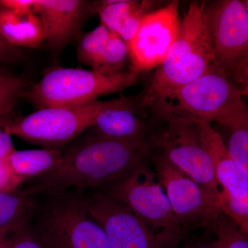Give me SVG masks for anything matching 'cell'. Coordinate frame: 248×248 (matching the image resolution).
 I'll return each mask as SVG.
<instances>
[{
	"label": "cell",
	"mask_w": 248,
	"mask_h": 248,
	"mask_svg": "<svg viewBox=\"0 0 248 248\" xmlns=\"http://www.w3.org/2000/svg\"><path fill=\"white\" fill-rule=\"evenodd\" d=\"M192 3L180 22L177 40L159 66L142 99L150 107L159 98L190 84L214 66V54L203 14Z\"/></svg>",
	"instance_id": "3"
},
{
	"label": "cell",
	"mask_w": 248,
	"mask_h": 248,
	"mask_svg": "<svg viewBox=\"0 0 248 248\" xmlns=\"http://www.w3.org/2000/svg\"><path fill=\"white\" fill-rule=\"evenodd\" d=\"M239 90L212 67L203 76L155 101L150 107L161 120L216 122L230 130L248 124Z\"/></svg>",
	"instance_id": "2"
},
{
	"label": "cell",
	"mask_w": 248,
	"mask_h": 248,
	"mask_svg": "<svg viewBox=\"0 0 248 248\" xmlns=\"http://www.w3.org/2000/svg\"><path fill=\"white\" fill-rule=\"evenodd\" d=\"M145 141L128 142L95 135L62 153L60 164L42 177L24 183L32 197L66 190L107 187L126 177L145 162Z\"/></svg>",
	"instance_id": "1"
},
{
	"label": "cell",
	"mask_w": 248,
	"mask_h": 248,
	"mask_svg": "<svg viewBox=\"0 0 248 248\" xmlns=\"http://www.w3.org/2000/svg\"><path fill=\"white\" fill-rule=\"evenodd\" d=\"M137 76L131 71L104 74L93 70L57 68L26 89L22 97L39 109L78 107L133 86Z\"/></svg>",
	"instance_id": "5"
},
{
	"label": "cell",
	"mask_w": 248,
	"mask_h": 248,
	"mask_svg": "<svg viewBox=\"0 0 248 248\" xmlns=\"http://www.w3.org/2000/svg\"><path fill=\"white\" fill-rule=\"evenodd\" d=\"M104 193L126 207L151 228L184 233L157 176L145 162Z\"/></svg>",
	"instance_id": "10"
},
{
	"label": "cell",
	"mask_w": 248,
	"mask_h": 248,
	"mask_svg": "<svg viewBox=\"0 0 248 248\" xmlns=\"http://www.w3.org/2000/svg\"><path fill=\"white\" fill-rule=\"evenodd\" d=\"M135 108L130 98L112 100L96 117L93 127L97 135L119 141H144L145 124L137 116Z\"/></svg>",
	"instance_id": "16"
},
{
	"label": "cell",
	"mask_w": 248,
	"mask_h": 248,
	"mask_svg": "<svg viewBox=\"0 0 248 248\" xmlns=\"http://www.w3.org/2000/svg\"><path fill=\"white\" fill-rule=\"evenodd\" d=\"M40 16L49 48L60 51L79 40L83 26L94 14L93 2L84 0H32Z\"/></svg>",
	"instance_id": "14"
},
{
	"label": "cell",
	"mask_w": 248,
	"mask_h": 248,
	"mask_svg": "<svg viewBox=\"0 0 248 248\" xmlns=\"http://www.w3.org/2000/svg\"><path fill=\"white\" fill-rule=\"evenodd\" d=\"M177 1L151 11L128 45L131 71L138 74L159 66L177 40L180 27Z\"/></svg>",
	"instance_id": "13"
},
{
	"label": "cell",
	"mask_w": 248,
	"mask_h": 248,
	"mask_svg": "<svg viewBox=\"0 0 248 248\" xmlns=\"http://www.w3.org/2000/svg\"><path fill=\"white\" fill-rule=\"evenodd\" d=\"M14 53V46L6 43L0 37V63L6 61Z\"/></svg>",
	"instance_id": "28"
},
{
	"label": "cell",
	"mask_w": 248,
	"mask_h": 248,
	"mask_svg": "<svg viewBox=\"0 0 248 248\" xmlns=\"http://www.w3.org/2000/svg\"><path fill=\"white\" fill-rule=\"evenodd\" d=\"M190 248H219V247H218V243L216 241L215 242L211 243V244H202L200 245V246H194V247Z\"/></svg>",
	"instance_id": "30"
},
{
	"label": "cell",
	"mask_w": 248,
	"mask_h": 248,
	"mask_svg": "<svg viewBox=\"0 0 248 248\" xmlns=\"http://www.w3.org/2000/svg\"><path fill=\"white\" fill-rule=\"evenodd\" d=\"M86 197L90 214L104 229L111 248H179L184 233L156 231L104 192Z\"/></svg>",
	"instance_id": "8"
},
{
	"label": "cell",
	"mask_w": 248,
	"mask_h": 248,
	"mask_svg": "<svg viewBox=\"0 0 248 248\" xmlns=\"http://www.w3.org/2000/svg\"><path fill=\"white\" fill-rule=\"evenodd\" d=\"M203 14L214 54V67L239 90L248 89V1L204 4Z\"/></svg>",
	"instance_id": "6"
},
{
	"label": "cell",
	"mask_w": 248,
	"mask_h": 248,
	"mask_svg": "<svg viewBox=\"0 0 248 248\" xmlns=\"http://www.w3.org/2000/svg\"><path fill=\"white\" fill-rule=\"evenodd\" d=\"M26 89L27 83L22 77L0 71V120L14 108Z\"/></svg>",
	"instance_id": "21"
},
{
	"label": "cell",
	"mask_w": 248,
	"mask_h": 248,
	"mask_svg": "<svg viewBox=\"0 0 248 248\" xmlns=\"http://www.w3.org/2000/svg\"><path fill=\"white\" fill-rule=\"evenodd\" d=\"M37 205L34 197L21 186L9 192H0V231H14L30 223Z\"/></svg>",
	"instance_id": "20"
},
{
	"label": "cell",
	"mask_w": 248,
	"mask_h": 248,
	"mask_svg": "<svg viewBox=\"0 0 248 248\" xmlns=\"http://www.w3.org/2000/svg\"><path fill=\"white\" fill-rule=\"evenodd\" d=\"M9 231L7 230H1L0 231V248H7L6 245V236Z\"/></svg>",
	"instance_id": "29"
},
{
	"label": "cell",
	"mask_w": 248,
	"mask_h": 248,
	"mask_svg": "<svg viewBox=\"0 0 248 248\" xmlns=\"http://www.w3.org/2000/svg\"><path fill=\"white\" fill-rule=\"evenodd\" d=\"M62 155V152L49 148L24 151L15 149L5 163L13 175L24 184L51 172L60 164Z\"/></svg>",
	"instance_id": "19"
},
{
	"label": "cell",
	"mask_w": 248,
	"mask_h": 248,
	"mask_svg": "<svg viewBox=\"0 0 248 248\" xmlns=\"http://www.w3.org/2000/svg\"><path fill=\"white\" fill-rule=\"evenodd\" d=\"M231 131L227 149L232 159L245 172L248 173V124H244Z\"/></svg>",
	"instance_id": "23"
},
{
	"label": "cell",
	"mask_w": 248,
	"mask_h": 248,
	"mask_svg": "<svg viewBox=\"0 0 248 248\" xmlns=\"http://www.w3.org/2000/svg\"><path fill=\"white\" fill-rule=\"evenodd\" d=\"M77 51L80 63L104 74L124 71L129 58L126 43L102 24L81 35Z\"/></svg>",
	"instance_id": "15"
},
{
	"label": "cell",
	"mask_w": 248,
	"mask_h": 248,
	"mask_svg": "<svg viewBox=\"0 0 248 248\" xmlns=\"http://www.w3.org/2000/svg\"><path fill=\"white\" fill-rule=\"evenodd\" d=\"M24 184L22 180L13 175L6 163L0 164V192H9Z\"/></svg>",
	"instance_id": "25"
},
{
	"label": "cell",
	"mask_w": 248,
	"mask_h": 248,
	"mask_svg": "<svg viewBox=\"0 0 248 248\" xmlns=\"http://www.w3.org/2000/svg\"><path fill=\"white\" fill-rule=\"evenodd\" d=\"M215 230L218 235L219 248H248V234L229 217L220 213L215 223Z\"/></svg>",
	"instance_id": "22"
},
{
	"label": "cell",
	"mask_w": 248,
	"mask_h": 248,
	"mask_svg": "<svg viewBox=\"0 0 248 248\" xmlns=\"http://www.w3.org/2000/svg\"><path fill=\"white\" fill-rule=\"evenodd\" d=\"M3 119L0 120V164L5 162L8 156L16 149L11 135L4 128Z\"/></svg>",
	"instance_id": "26"
},
{
	"label": "cell",
	"mask_w": 248,
	"mask_h": 248,
	"mask_svg": "<svg viewBox=\"0 0 248 248\" xmlns=\"http://www.w3.org/2000/svg\"><path fill=\"white\" fill-rule=\"evenodd\" d=\"M156 176L174 216L185 227L212 226L221 213L218 201L161 156L155 160Z\"/></svg>",
	"instance_id": "12"
},
{
	"label": "cell",
	"mask_w": 248,
	"mask_h": 248,
	"mask_svg": "<svg viewBox=\"0 0 248 248\" xmlns=\"http://www.w3.org/2000/svg\"><path fill=\"white\" fill-rule=\"evenodd\" d=\"M7 248H48L34 229L31 222L9 232Z\"/></svg>",
	"instance_id": "24"
},
{
	"label": "cell",
	"mask_w": 248,
	"mask_h": 248,
	"mask_svg": "<svg viewBox=\"0 0 248 248\" xmlns=\"http://www.w3.org/2000/svg\"><path fill=\"white\" fill-rule=\"evenodd\" d=\"M154 4L151 1L104 0L94 1L93 7L99 14L101 24L120 36L128 45L143 18L153 11Z\"/></svg>",
	"instance_id": "17"
},
{
	"label": "cell",
	"mask_w": 248,
	"mask_h": 248,
	"mask_svg": "<svg viewBox=\"0 0 248 248\" xmlns=\"http://www.w3.org/2000/svg\"><path fill=\"white\" fill-rule=\"evenodd\" d=\"M45 197L31 223L48 248H111L90 214L84 192L66 190Z\"/></svg>",
	"instance_id": "4"
},
{
	"label": "cell",
	"mask_w": 248,
	"mask_h": 248,
	"mask_svg": "<svg viewBox=\"0 0 248 248\" xmlns=\"http://www.w3.org/2000/svg\"><path fill=\"white\" fill-rule=\"evenodd\" d=\"M0 37L14 47L35 48L45 42V32L40 16L35 12L0 8Z\"/></svg>",
	"instance_id": "18"
},
{
	"label": "cell",
	"mask_w": 248,
	"mask_h": 248,
	"mask_svg": "<svg viewBox=\"0 0 248 248\" xmlns=\"http://www.w3.org/2000/svg\"><path fill=\"white\" fill-rule=\"evenodd\" d=\"M111 102L97 100L78 107L45 108L14 120H3V125L11 135L44 148L60 151L93 127L98 113Z\"/></svg>",
	"instance_id": "7"
},
{
	"label": "cell",
	"mask_w": 248,
	"mask_h": 248,
	"mask_svg": "<svg viewBox=\"0 0 248 248\" xmlns=\"http://www.w3.org/2000/svg\"><path fill=\"white\" fill-rule=\"evenodd\" d=\"M201 141L213 160L215 177L221 186L219 206L246 234L248 232V173L232 159L222 135L207 122H196Z\"/></svg>",
	"instance_id": "11"
},
{
	"label": "cell",
	"mask_w": 248,
	"mask_h": 248,
	"mask_svg": "<svg viewBox=\"0 0 248 248\" xmlns=\"http://www.w3.org/2000/svg\"><path fill=\"white\" fill-rule=\"evenodd\" d=\"M0 8L18 12H35L32 0H0Z\"/></svg>",
	"instance_id": "27"
},
{
	"label": "cell",
	"mask_w": 248,
	"mask_h": 248,
	"mask_svg": "<svg viewBox=\"0 0 248 248\" xmlns=\"http://www.w3.org/2000/svg\"><path fill=\"white\" fill-rule=\"evenodd\" d=\"M164 130L154 135L153 145L162 150L165 159L187 174L219 203V186L213 160L201 141L195 122L166 121Z\"/></svg>",
	"instance_id": "9"
}]
</instances>
